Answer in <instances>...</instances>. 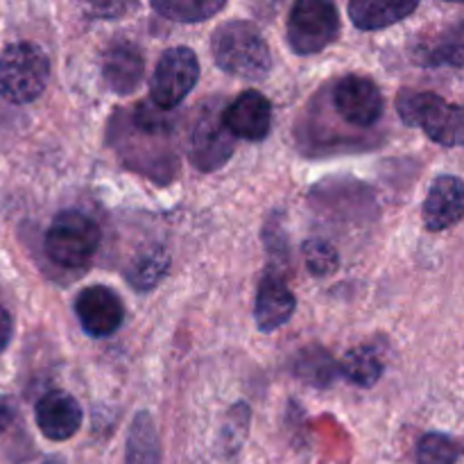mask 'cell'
Segmentation results:
<instances>
[{
  "instance_id": "obj_23",
  "label": "cell",
  "mask_w": 464,
  "mask_h": 464,
  "mask_svg": "<svg viewBox=\"0 0 464 464\" xmlns=\"http://www.w3.org/2000/svg\"><path fill=\"white\" fill-rule=\"evenodd\" d=\"M14 417H16V408H14L12 399L3 397V394H0V433H3V430H7L9 426H12Z\"/></svg>"
},
{
  "instance_id": "obj_18",
  "label": "cell",
  "mask_w": 464,
  "mask_h": 464,
  "mask_svg": "<svg viewBox=\"0 0 464 464\" xmlns=\"http://www.w3.org/2000/svg\"><path fill=\"white\" fill-rule=\"evenodd\" d=\"M225 0H154L152 9L177 23H199L225 9Z\"/></svg>"
},
{
  "instance_id": "obj_7",
  "label": "cell",
  "mask_w": 464,
  "mask_h": 464,
  "mask_svg": "<svg viewBox=\"0 0 464 464\" xmlns=\"http://www.w3.org/2000/svg\"><path fill=\"white\" fill-rule=\"evenodd\" d=\"M234 152L231 134L222 125V116L213 107H199L190 122L188 157L199 170H216Z\"/></svg>"
},
{
  "instance_id": "obj_2",
  "label": "cell",
  "mask_w": 464,
  "mask_h": 464,
  "mask_svg": "<svg viewBox=\"0 0 464 464\" xmlns=\"http://www.w3.org/2000/svg\"><path fill=\"white\" fill-rule=\"evenodd\" d=\"M399 116L406 125L421 127L435 143L458 148L464 139V116L460 104L447 102L430 91H401L397 100Z\"/></svg>"
},
{
  "instance_id": "obj_16",
  "label": "cell",
  "mask_w": 464,
  "mask_h": 464,
  "mask_svg": "<svg viewBox=\"0 0 464 464\" xmlns=\"http://www.w3.org/2000/svg\"><path fill=\"white\" fill-rule=\"evenodd\" d=\"M125 464H161V447L150 412H139L131 421Z\"/></svg>"
},
{
  "instance_id": "obj_8",
  "label": "cell",
  "mask_w": 464,
  "mask_h": 464,
  "mask_svg": "<svg viewBox=\"0 0 464 464\" xmlns=\"http://www.w3.org/2000/svg\"><path fill=\"white\" fill-rule=\"evenodd\" d=\"M334 104L340 116L356 127H372L383 116V95L379 86L362 75H347L334 91Z\"/></svg>"
},
{
  "instance_id": "obj_14",
  "label": "cell",
  "mask_w": 464,
  "mask_h": 464,
  "mask_svg": "<svg viewBox=\"0 0 464 464\" xmlns=\"http://www.w3.org/2000/svg\"><path fill=\"white\" fill-rule=\"evenodd\" d=\"M102 77L116 93H131L143 77V57L131 44H116L104 53Z\"/></svg>"
},
{
  "instance_id": "obj_24",
  "label": "cell",
  "mask_w": 464,
  "mask_h": 464,
  "mask_svg": "<svg viewBox=\"0 0 464 464\" xmlns=\"http://www.w3.org/2000/svg\"><path fill=\"white\" fill-rule=\"evenodd\" d=\"M9 338H12V317L7 315L5 308H0V353L9 344Z\"/></svg>"
},
{
  "instance_id": "obj_5",
  "label": "cell",
  "mask_w": 464,
  "mask_h": 464,
  "mask_svg": "<svg viewBox=\"0 0 464 464\" xmlns=\"http://www.w3.org/2000/svg\"><path fill=\"white\" fill-rule=\"evenodd\" d=\"M340 34V16L334 3L299 0L288 16V44L297 54H315L329 48Z\"/></svg>"
},
{
  "instance_id": "obj_9",
  "label": "cell",
  "mask_w": 464,
  "mask_h": 464,
  "mask_svg": "<svg viewBox=\"0 0 464 464\" xmlns=\"http://www.w3.org/2000/svg\"><path fill=\"white\" fill-rule=\"evenodd\" d=\"M75 315L82 329L93 338H107L121 329L125 308L121 297L104 285H91L75 299Z\"/></svg>"
},
{
  "instance_id": "obj_10",
  "label": "cell",
  "mask_w": 464,
  "mask_h": 464,
  "mask_svg": "<svg viewBox=\"0 0 464 464\" xmlns=\"http://www.w3.org/2000/svg\"><path fill=\"white\" fill-rule=\"evenodd\" d=\"M222 125L231 136L245 140H263L270 134L272 127L270 100L258 91H245L225 109Z\"/></svg>"
},
{
  "instance_id": "obj_13",
  "label": "cell",
  "mask_w": 464,
  "mask_h": 464,
  "mask_svg": "<svg viewBox=\"0 0 464 464\" xmlns=\"http://www.w3.org/2000/svg\"><path fill=\"white\" fill-rule=\"evenodd\" d=\"M295 306H297V302H295V295L290 293L288 285L279 276H266L258 285L256 308H254L258 329L266 331V334L276 331L293 317Z\"/></svg>"
},
{
  "instance_id": "obj_3",
  "label": "cell",
  "mask_w": 464,
  "mask_h": 464,
  "mask_svg": "<svg viewBox=\"0 0 464 464\" xmlns=\"http://www.w3.org/2000/svg\"><path fill=\"white\" fill-rule=\"evenodd\" d=\"M50 77L44 50L30 41H18L0 53V98L12 104L34 102Z\"/></svg>"
},
{
  "instance_id": "obj_11",
  "label": "cell",
  "mask_w": 464,
  "mask_h": 464,
  "mask_svg": "<svg viewBox=\"0 0 464 464\" xmlns=\"http://www.w3.org/2000/svg\"><path fill=\"white\" fill-rule=\"evenodd\" d=\"M36 426L41 433L53 442H63L71 440L82 426V408L72 399V394L53 390L44 394L36 403Z\"/></svg>"
},
{
  "instance_id": "obj_22",
  "label": "cell",
  "mask_w": 464,
  "mask_h": 464,
  "mask_svg": "<svg viewBox=\"0 0 464 464\" xmlns=\"http://www.w3.org/2000/svg\"><path fill=\"white\" fill-rule=\"evenodd\" d=\"M304 261L315 276H329L335 272L340 258L334 245L320 238H311L304 243Z\"/></svg>"
},
{
  "instance_id": "obj_1",
  "label": "cell",
  "mask_w": 464,
  "mask_h": 464,
  "mask_svg": "<svg viewBox=\"0 0 464 464\" xmlns=\"http://www.w3.org/2000/svg\"><path fill=\"white\" fill-rule=\"evenodd\" d=\"M216 63L240 80H266L272 71V54L261 32L247 21H229L211 39Z\"/></svg>"
},
{
  "instance_id": "obj_17",
  "label": "cell",
  "mask_w": 464,
  "mask_h": 464,
  "mask_svg": "<svg viewBox=\"0 0 464 464\" xmlns=\"http://www.w3.org/2000/svg\"><path fill=\"white\" fill-rule=\"evenodd\" d=\"M168 266H170V256H168L166 249L150 247L131 261L130 270H127V281L140 293H148L166 276Z\"/></svg>"
},
{
  "instance_id": "obj_21",
  "label": "cell",
  "mask_w": 464,
  "mask_h": 464,
  "mask_svg": "<svg viewBox=\"0 0 464 464\" xmlns=\"http://www.w3.org/2000/svg\"><path fill=\"white\" fill-rule=\"evenodd\" d=\"M295 372L297 376H302L306 383L311 385H329L331 379L335 376V365L331 361V356L322 349H313V352H306L299 356V362L295 365Z\"/></svg>"
},
{
  "instance_id": "obj_6",
  "label": "cell",
  "mask_w": 464,
  "mask_h": 464,
  "mask_svg": "<svg viewBox=\"0 0 464 464\" xmlns=\"http://www.w3.org/2000/svg\"><path fill=\"white\" fill-rule=\"evenodd\" d=\"M199 80L198 54L186 45L166 50L150 77V100L154 107L170 111L193 91Z\"/></svg>"
},
{
  "instance_id": "obj_4",
  "label": "cell",
  "mask_w": 464,
  "mask_h": 464,
  "mask_svg": "<svg viewBox=\"0 0 464 464\" xmlns=\"http://www.w3.org/2000/svg\"><path fill=\"white\" fill-rule=\"evenodd\" d=\"M100 229L82 211H62L45 231V254L62 267H82L93 258Z\"/></svg>"
},
{
  "instance_id": "obj_20",
  "label": "cell",
  "mask_w": 464,
  "mask_h": 464,
  "mask_svg": "<svg viewBox=\"0 0 464 464\" xmlns=\"http://www.w3.org/2000/svg\"><path fill=\"white\" fill-rule=\"evenodd\" d=\"M420 464H456L460 460V444L447 433H426L417 447Z\"/></svg>"
},
{
  "instance_id": "obj_15",
  "label": "cell",
  "mask_w": 464,
  "mask_h": 464,
  "mask_svg": "<svg viewBox=\"0 0 464 464\" xmlns=\"http://www.w3.org/2000/svg\"><path fill=\"white\" fill-rule=\"evenodd\" d=\"M417 9L411 0H356L349 5V16L358 30H383L403 21Z\"/></svg>"
},
{
  "instance_id": "obj_19",
  "label": "cell",
  "mask_w": 464,
  "mask_h": 464,
  "mask_svg": "<svg viewBox=\"0 0 464 464\" xmlns=\"http://www.w3.org/2000/svg\"><path fill=\"white\" fill-rule=\"evenodd\" d=\"M343 374L347 376L353 385L372 388V385L381 379V374H383V362L379 361L374 349L370 347L353 349V352H349L347 356H344Z\"/></svg>"
},
{
  "instance_id": "obj_12",
  "label": "cell",
  "mask_w": 464,
  "mask_h": 464,
  "mask_svg": "<svg viewBox=\"0 0 464 464\" xmlns=\"http://www.w3.org/2000/svg\"><path fill=\"white\" fill-rule=\"evenodd\" d=\"M464 211L460 177L442 175L433 181L424 202V225L429 231H444L458 225Z\"/></svg>"
},
{
  "instance_id": "obj_25",
  "label": "cell",
  "mask_w": 464,
  "mask_h": 464,
  "mask_svg": "<svg viewBox=\"0 0 464 464\" xmlns=\"http://www.w3.org/2000/svg\"><path fill=\"white\" fill-rule=\"evenodd\" d=\"M44 464H62V460H57V458H53V460H45Z\"/></svg>"
}]
</instances>
